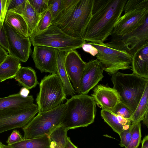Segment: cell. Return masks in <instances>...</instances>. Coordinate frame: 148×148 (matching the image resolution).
<instances>
[{
	"label": "cell",
	"mask_w": 148,
	"mask_h": 148,
	"mask_svg": "<svg viewBox=\"0 0 148 148\" xmlns=\"http://www.w3.org/2000/svg\"><path fill=\"white\" fill-rule=\"evenodd\" d=\"M127 0H93L92 16L82 38L101 44L108 39L121 16Z\"/></svg>",
	"instance_id": "cell-1"
},
{
	"label": "cell",
	"mask_w": 148,
	"mask_h": 148,
	"mask_svg": "<svg viewBox=\"0 0 148 148\" xmlns=\"http://www.w3.org/2000/svg\"><path fill=\"white\" fill-rule=\"evenodd\" d=\"M93 0H62V9L52 24L73 37L82 38L92 16Z\"/></svg>",
	"instance_id": "cell-2"
},
{
	"label": "cell",
	"mask_w": 148,
	"mask_h": 148,
	"mask_svg": "<svg viewBox=\"0 0 148 148\" xmlns=\"http://www.w3.org/2000/svg\"><path fill=\"white\" fill-rule=\"evenodd\" d=\"M66 103V110L60 126L68 130L87 127L94 122L97 104L91 96L76 95L67 99Z\"/></svg>",
	"instance_id": "cell-3"
},
{
	"label": "cell",
	"mask_w": 148,
	"mask_h": 148,
	"mask_svg": "<svg viewBox=\"0 0 148 148\" xmlns=\"http://www.w3.org/2000/svg\"><path fill=\"white\" fill-rule=\"evenodd\" d=\"M113 88L119 95L121 102L134 113L148 85V79L132 73L126 74L119 71L112 75Z\"/></svg>",
	"instance_id": "cell-4"
},
{
	"label": "cell",
	"mask_w": 148,
	"mask_h": 148,
	"mask_svg": "<svg viewBox=\"0 0 148 148\" xmlns=\"http://www.w3.org/2000/svg\"><path fill=\"white\" fill-rule=\"evenodd\" d=\"M66 105L61 103L50 110L38 114L25 127L22 128L24 132L23 139H32L49 136L60 126L66 110Z\"/></svg>",
	"instance_id": "cell-5"
},
{
	"label": "cell",
	"mask_w": 148,
	"mask_h": 148,
	"mask_svg": "<svg viewBox=\"0 0 148 148\" xmlns=\"http://www.w3.org/2000/svg\"><path fill=\"white\" fill-rule=\"evenodd\" d=\"M121 16L110 36L121 37L138 28L148 17V0H127Z\"/></svg>",
	"instance_id": "cell-6"
},
{
	"label": "cell",
	"mask_w": 148,
	"mask_h": 148,
	"mask_svg": "<svg viewBox=\"0 0 148 148\" xmlns=\"http://www.w3.org/2000/svg\"><path fill=\"white\" fill-rule=\"evenodd\" d=\"M29 38L33 46H44L67 52L80 48L86 42L82 38L69 35L53 24L41 33Z\"/></svg>",
	"instance_id": "cell-7"
},
{
	"label": "cell",
	"mask_w": 148,
	"mask_h": 148,
	"mask_svg": "<svg viewBox=\"0 0 148 148\" xmlns=\"http://www.w3.org/2000/svg\"><path fill=\"white\" fill-rule=\"evenodd\" d=\"M66 96L62 82L57 74L46 75L39 84V91L36 98L38 112L57 107L66 99Z\"/></svg>",
	"instance_id": "cell-8"
},
{
	"label": "cell",
	"mask_w": 148,
	"mask_h": 148,
	"mask_svg": "<svg viewBox=\"0 0 148 148\" xmlns=\"http://www.w3.org/2000/svg\"><path fill=\"white\" fill-rule=\"evenodd\" d=\"M98 51L95 56L102 64L104 71L112 75L120 70L132 68L133 56L123 50L112 48L101 44L89 42Z\"/></svg>",
	"instance_id": "cell-9"
},
{
	"label": "cell",
	"mask_w": 148,
	"mask_h": 148,
	"mask_svg": "<svg viewBox=\"0 0 148 148\" xmlns=\"http://www.w3.org/2000/svg\"><path fill=\"white\" fill-rule=\"evenodd\" d=\"M39 112L37 105L15 107L0 110V134L9 130L23 128Z\"/></svg>",
	"instance_id": "cell-10"
},
{
	"label": "cell",
	"mask_w": 148,
	"mask_h": 148,
	"mask_svg": "<svg viewBox=\"0 0 148 148\" xmlns=\"http://www.w3.org/2000/svg\"><path fill=\"white\" fill-rule=\"evenodd\" d=\"M148 42V17L138 28L121 37L111 38L103 44L108 47L123 50L133 56L137 50Z\"/></svg>",
	"instance_id": "cell-11"
},
{
	"label": "cell",
	"mask_w": 148,
	"mask_h": 148,
	"mask_svg": "<svg viewBox=\"0 0 148 148\" xmlns=\"http://www.w3.org/2000/svg\"><path fill=\"white\" fill-rule=\"evenodd\" d=\"M3 26L8 45V54L17 59L20 62H26L31 51L30 38L25 37L18 34L4 22Z\"/></svg>",
	"instance_id": "cell-12"
},
{
	"label": "cell",
	"mask_w": 148,
	"mask_h": 148,
	"mask_svg": "<svg viewBox=\"0 0 148 148\" xmlns=\"http://www.w3.org/2000/svg\"><path fill=\"white\" fill-rule=\"evenodd\" d=\"M34 47L32 57L35 67L41 73L57 74L58 50L44 46Z\"/></svg>",
	"instance_id": "cell-13"
},
{
	"label": "cell",
	"mask_w": 148,
	"mask_h": 148,
	"mask_svg": "<svg viewBox=\"0 0 148 148\" xmlns=\"http://www.w3.org/2000/svg\"><path fill=\"white\" fill-rule=\"evenodd\" d=\"M86 63L76 50L67 52L65 57V66L68 76L77 94H80V79Z\"/></svg>",
	"instance_id": "cell-14"
},
{
	"label": "cell",
	"mask_w": 148,
	"mask_h": 148,
	"mask_svg": "<svg viewBox=\"0 0 148 148\" xmlns=\"http://www.w3.org/2000/svg\"><path fill=\"white\" fill-rule=\"evenodd\" d=\"M103 66L97 59L92 60L86 63L80 81V94L87 95L96 86L104 76Z\"/></svg>",
	"instance_id": "cell-15"
},
{
	"label": "cell",
	"mask_w": 148,
	"mask_h": 148,
	"mask_svg": "<svg viewBox=\"0 0 148 148\" xmlns=\"http://www.w3.org/2000/svg\"><path fill=\"white\" fill-rule=\"evenodd\" d=\"M91 95L96 104L102 109L112 112L117 105L121 102V98L116 90L107 84L96 86Z\"/></svg>",
	"instance_id": "cell-16"
},
{
	"label": "cell",
	"mask_w": 148,
	"mask_h": 148,
	"mask_svg": "<svg viewBox=\"0 0 148 148\" xmlns=\"http://www.w3.org/2000/svg\"><path fill=\"white\" fill-rule=\"evenodd\" d=\"M131 67L133 73L148 79V42L138 49L133 55Z\"/></svg>",
	"instance_id": "cell-17"
},
{
	"label": "cell",
	"mask_w": 148,
	"mask_h": 148,
	"mask_svg": "<svg viewBox=\"0 0 148 148\" xmlns=\"http://www.w3.org/2000/svg\"><path fill=\"white\" fill-rule=\"evenodd\" d=\"M67 51L58 50L57 56V74L62 81L66 96H73L76 94L68 76L64 64V58Z\"/></svg>",
	"instance_id": "cell-18"
},
{
	"label": "cell",
	"mask_w": 148,
	"mask_h": 148,
	"mask_svg": "<svg viewBox=\"0 0 148 148\" xmlns=\"http://www.w3.org/2000/svg\"><path fill=\"white\" fill-rule=\"evenodd\" d=\"M18 85L29 90L39 84L36 72L31 67L21 66L14 77Z\"/></svg>",
	"instance_id": "cell-19"
},
{
	"label": "cell",
	"mask_w": 148,
	"mask_h": 148,
	"mask_svg": "<svg viewBox=\"0 0 148 148\" xmlns=\"http://www.w3.org/2000/svg\"><path fill=\"white\" fill-rule=\"evenodd\" d=\"M20 62L17 58L8 54L0 65V81L13 78L21 67Z\"/></svg>",
	"instance_id": "cell-20"
},
{
	"label": "cell",
	"mask_w": 148,
	"mask_h": 148,
	"mask_svg": "<svg viewBox=\"0 0 148 148\" xmlns=\"http://www.w3.org/2000/svg\"><path fill=\"white\" fill-rule=\"evenodd\" d=\"M34 98L32 95L24 97L19 92L8 96L0 97V110L15 107H26L34 103Z\"/></svg>",
	"instance_id": "cell-21"
},
{
	"label": "cell",
	"mask_w": 148,
	"mask_h": 148,
	"mask_svg": "<svg viewBox=\"0 0 148 148\" xmlns=\"http://www.w3.org/2000/svg\"><path fill=\"white\" fill-rule=\"evenodd\" d=\"M4 22L18 34L25 38L29 37L27 25L21 14L8 11Z\"/></svg>",
	"instance_id": "cell-22"
},
{
	"label": "cell",
	"mask_w": 148,
	"mask_h": 148,
	"mask_svg": "<svg viewBox=\"0 0 148 148\" xmlns=\"http://www.w3.org/2000/svg\"><path fill=\"white\" fill-rule=\"evenodd\" d=\"M51 140L49 136L32 139H23L18 142L8 145L9 148H51Z\"/></svg>",
	"instance_id": "cell-23"
},
{
	"label": "cell",
	"mask_w": 148,
	"mask_h": 148,
	"mask_svg": "<svg viewBox=\"0 0 148 148\" xmlns=\"http://www.w3.org/2000/svg\"><path fill=\"white\" fill-rule=\"evenodd\" d=\"M27 25L29 38L31 37L36 29L40 15L38 14L26 0L24 8L21 14Z\"/></svg>",
	"instance_id": "cell-24"
},
{
	"label": "cell",
	"mask_w": 148,
	"mask_h": 148,
	"mask_svg": "<svg viewBox=\"0 0 148 148\" xmlns=\"http://www.w3.org/2000/svg\"><path fill=\"white\" fill-rule=\"evenodd\" d=\"M148 112V85L144 91L140 101L130 119L132 124L140 122Z\"/></svg>",
	"instance_id": "cell-25"
},
{
	"label": "cell",
	"mask_w": 148,
	"mask_h": 148,
	"mask_svg": "<svg viewBox=\"0 0 148 148\" xmlns=\"http://www.w3.org/2000/svg\"><path fill=\"white\" fill-rule=\"evenodd\" d=\"M68 130L60 126L49 136L51 140V148H65Z\"/></svg>",
	"instance_id": "cell-26"
},
{
	"label": "cell",
	"mask_w": 148,
	"mask_h": 148,
	"mask_svg": "<svg viewBox=\"0 0 148 148\" xmlns=\"http://www.w3.org/2000/svg\"><path fill=\"white\" fill-rule=\"evenodd\" d=\"M101 116L114 131L119 134L124 129V127L120 123L116 115L111 112L102 109Z\"/></svg>",
	"instance_id": "cell-27"
},
{
	"label": "cell",
	"mask_w": 148,
	"mask_h": 148,
	"mask_svg": "<svg viewBox=\"0 0 148 148\" xmlns=\"http://www.w3.org/2000/svg\"><path fill=\"white\" fill-rule=\"evenodd\" d=\"M52 21L51 15L47 10L40 16L32 37L38 35L47 29L52 24Z\"/></svg>",
	"instance_id": "cell-28"
},
{
	"label": "cell",
	"mask_w": 148,
	"mask_h": 148,
	"mask_svg": "<svg viewBox=\"0 0 148 148\" xmlns=\"http://www.w3.org/2000/svg\"><path fill=\"white\" fill-rule=\"evenodd\" d=\"M141 124L140 122L134 123L131 141L126 148H138L141 142Z\"/></svg>",
	"instance_id": "cell-29"
},
{
	"label": "cell",
	"mask_w": 148,
	"mask_h": 148,
	"mask_svg": "<svg viewBox=\"0 0 148 148\" xmlns=\"http://www.w3.org/2000/svg\"><path fill=\"white\" fill-rule=\"evenodd\" d=\"M62 3V0H49L47 10L51 15L52 21L60 12Z\"/></svg>",
	"instance_id": "cell-30"
},
{
	"label": "cell",
	"mask_w": 148,
	"mask_h": 148,
	"mask_svg": "<svg viewBox=\"0 0 148 148\" xmlns=\"http://www.w3.org/2000/svg\"><path fill=\"white\" fill-rule=\"evenodd\" d=\"M134 126V123L132 124L128 129L124 130L119 134L121 139L119 145L121 147L126 148L128 146L131 139Z\"/></svg>",
	"instance_id": "cell-31"
},
{
	"label": "cell",
	"mask_w": 148,
	"mask_h": 148,
	"mask_svg": "<svg viewBox=\"0 0 148 148\" xmlns=\"http://www.w3.org/2000/svg\"><path fill=\"white\" fill-rule=\"evenodd\" d=\"M36 12L40 15L47 9L49 0H28Z\"/></svg>",
	"instance_id": "cell-32"
},
{
	"label": "cell",
	"mask_w": 148,
	"mask_h": 148,
	"mask_svg": "<svg viewBox=\"0 0 148 148\" xmlns=\"http://www.w3.org/2000/svg\"><path fill=\"white\" fill-rule=\"evenodd\" d=\"M111 112L130 120L133 114L129 108L122 102L118 104Z\"/></svg>",
	"instance_id": "cell-33"
},
{
	"label": "cell",
	"mask_w": 148,
	"mask_h": 148,
	"mask_svg": "<svg viewBox=\"0 0 148 148\" xmlns=\"http://www.w3.org/2000/svg\"><path fill=\"white\" fill-rule=\"evenodd\" d=\"M26 0H11L8 11L21 14L25 6Z\"/></svg>",
	"instance_id": "cell-34"
},
{
	"label": "cell",
	"mask_w": 148,
	"mask_h": 148,
	"mask_svg": "<svg viewBox=\"0 0 148 148\" xmlns=\"http://www.w3.org/2000/svg\"><path fill=\"white\" fill-rule=\"evenodd\" d=\"M11 0H0V30L2 28Z\"/></svg>",
	"instance_id": "cell-35"
},
{
	"label": "cell",
	"mask_w": 148,
	"mask_h": 148,
	"mask_svg": "<svg viewBox=\"0 0 148 148\" xmlns=\"http://www.w3.org/2000/svg\"><path fill=\"white\" fill-rule=\"evenodd\" d=\"M23 139V137L18 131L13 130L6 141L8 145L12 144L19 142Z\"/></svg>",
	"instance_id": "cell-36"
},
{
	"label": "cell",
	"mask_w": 148,
	"mask_h": 148,
	"mask_svg": "<svg viewBox=\"0 0 148 148\" xmlns=\"http://www.w3.org/2000/svg\"><path fill=\"white\" fill-rule=\"evenodd\" d=\"M0 46L8 52V45L3 25L2 28L0 30Z\"/></svg>",
	"instance_id": "cell-37"
},
{
	"label": "cell",
	"mask_w": 148,
	"mask_h": 148,
	"mask_svg": "<svg viewBox=\"0 0 148 148\" xmlns=\"http://www.w3.org/2000/svg\"><path fill=\"white\" fill-rule=\"evenodd\" d=\"M81 47L84 51L90 53L93 56H95L98 53L97 49L89 42L84 43Z\"/></svg>",
	"instance_id": "cell-38"
},
{
	"label": "cell",
	"mask_w": 148,
	"mask_h": 148,
	"mask_svg": "<svg viewBox=\"0 0 148 148\" xmlns=\"http://www.w3.org/2000/svg\"><path fill=\"white\" fill-rule=\"evenodd\" d=\"M8 52L0 46V65L8 54Z\"/></svg>",
	"instance_id": "cell-39"
},
{
	"label": "cell",
	"mask_w": 148,
	"mask_h": 148,
	"mask_svg": "<svg viewBox=\"0 0 148 148\" xmlns=\"http://www.w3.org/2000/svg\"><path fill=\"white\" fill-rule=\"evenodd\" d=\"M65 148H78L75 145L71 142L70 138L68 136L67 137Z\"/></svg>",
	"instance_id": "cell-40"
},
{
	"label": "cell",
	"mask_w": 148,
	"mask_h": 148,
	"mask_svg": "<svg viewBox=\"0 0 148 148\" xmlns=\"http://www.w3.org/2000/svg\"><path fill=\"white\" fill-rule=\"evenodd\" d=\"M19 93L22 96L26 97L28 95L29 93V89L23 87L21 89Z\"/></svg>",
	"instance_id": "cell-41"
},
{
	"label": "cell",
	"mask_w": 148,
	"mask_h": 148,
	"mask_svg": "<svg viewBox=\"0 0 148 148\" xmlns=\"http://www.w3.org/2000/svg\"><path fill=\"white\" fill-rule=\"evenodd\" d=\"M148 113H147L145 115L142 120L143 121V123L147 126V127H148Z\"/></svg>",
	"instance_id": "cell-42"
},
{
	"label": "cell",
	"mask_w": 148,
	"mask_h": 148,
	"mask_svg": "<svg viewBox=\"0 0 148 148\" xmlns=\"http://www.w3.org/2000/svg\"><path fill=\"white\" fill-rule=\"evenodd\" d=\"M1 147L2 148H9L7 145H6L1 143Z\"/></svg>",
	"instance_id": "cell-43"
},
{
	"label": "cell",
	"mask_w": 148,
	"mask_h": 148,
	"mask_svg": "<svg viewBox=\"0 0 148 148\" xmlns=\"http://www.w3.org/2000/svg\"><path fill=\"white\" fill-rule=\"evenodd\" d=\"M1 142H0V148H2L1 147Z\"/></svg>",
	"instance_id": "cell-44"
},
{
	"label": "cell",
	"mask_w": 148,
	"mask_h": 148,
	"mask_svg": "<svg viewBox=\"0 0 148 148\" xmlns=\"http://www.w3.org/2000/svg\"><path fill=\"white\" fill-rule=\"evenodd\" d=\"M141 148H143L142 147Z\"/></svg>",
	"instance_id": "cell-45"
}]
</instances>
